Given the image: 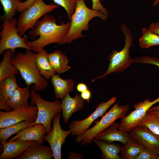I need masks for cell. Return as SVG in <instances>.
Segmentation results:
<instances>
[{
	"label": "cell",
	"instance_id": "6da1fadb",
	"mask_svg": "<svg viewBox=\"0 0 159 159\" xmlns=\"http://www.w3.org/2000/svg\"><path fill=\"white\" fill-rule=\"evenodd\" d=\"M70 26V21L60 25L56 24L55 18L46 14L36 23L34 28L28 34L33 38H39L26 42L28 47L34 52H38L46 46L57 43L61 45L67 36Z\"/></svg>",
	"mask_w": 159,
	"mask_h": 159
},
{
	"label": "cell",
	"instance_id": "7a4b0ae2",
	"mask_svg": "<svg viewBox=\"0 0 159 159\" xmlns=\"http://www.w3.org/2000/svg\"><path fill=\"white\" fill-rule=\"evenodd\" d=\"M36 54L31 49H26L24 53L19 52L14 56L12 62L19 71L26 86L33 84L34 90L41 92L47 88L49 82L41 75L36 66Z\"/></svg>",
	"mask_w": 159,
	"mask_h": 159
},
{
	"label": "cell",
	"instance_id": "3957f363",
	"mask_svg": "<svg viewBox=\"0 0 159 159\" xmlns=\"http://www.w3.org/2000/svg\"><path fill=\"white\" fill-rule=\"evenodd\" d=\"M96 17L104 21L107 19L106 16L99 11L88 8L84 0H77L74 12L70 20L69 31L61 45L70 44L76 39L84 37L82 31L89 30L90 21Z\"/></svg>",
	"mask_w": 159,
	"mask_h": 159
},
{
	"label": "cell",
	"instance_id": "277c9868",
	"mask_svg": "<svg viewBox=\"0 0 159 159\" xmlns=\"http://www.w3.org/2000/svg\"><path fill=\"white\" fill-rule=\"evenodd\" d=\"M121 29L125 38L123 48L120 51L116 49L112 51L108 58L109 63L106 72L93 79L91 82L98 79L104 78L112 73L123 72L131 64L134 63V59L131 57L129 54L130 49L133 43V37L130 31L125 24H122Z\"/></svg>",
	"mask_w": 159,
	"mask_h": 159
},
{
	"label": "cell",
	"instance_id": "5b68a950",
	"mask_svg": "<svg viewBox=\"0 0 159 159\" xmlns=\"http://www.w3.org/2000/svg\"><path fill=\"white\" fill-rule=\"evenodd\" d=\"M129 109L130 106L128 105H119V102L115 103L100 120L95 122L94 126L88 129L82 135L77 136L75 142L80 143L82 146L91 145L97 134L110 126L117 119L124 118Z\"/></svg>",
	"mask_w": 159,
	"mask_h": 159
},
{
	"label": "cell",
	"instance_id": "8992f818",
	"mask_svg": "<svg viewBox=\"0 0 159 159\" xmlns=\"http://www.w3.org/2000/svg\"><path fill=\"white\" fill-rule=\"evenodd\" d=\"M58 7V5L53 3L47 4L43 0H36L31 6L22 11L18 17L17 27L19 35L22 37L28 30L33 29L40 18Z\"/></svg>",
	"mask_w": 159,
	"mask_h": 159
},
{
	"label": "cell",
	"instance_id": "52a82bcc",
	"mask_svg": "<svg viewBox=\"0 0 159 159\" xmlns=\"http://www.w3.org/2000/svg\"><path fill=\"white\" fill-rule=\"evenodd\" d=\"M30 97V105H36L38 110L36 120L32 125L37 123L43 124L47 134L52 129L51 123L53 117L62 111L61 102L58 100L53 102L45 100L33 88L31 90Z\"/></svg>",
	"mask_w": 159,
	"mask_h": 159
},
{
	"label": "cell",
	"instance_id": "ba28073f",
	"mask_svg": "<svg viewBox=\"0 0 159 159\" xmlns=\"http://www.w3.org/2000/svg\"><path fill=\"white\" fill-rule=\"evenodd\" d=\"M17 21L16 19L2 21V29L0 33V55L8 49L15 51L17 48L31 49L27 44V39L22 37L19 34Z\"/></svg>",
	"mask_w": 159,
	"mask_h": 159
},
{
	"label": "cell",
	"instance_id": "9c48e42d",
	"mask_svg": "<svg viewBox=\"0 0 159 159\" xmlns=\"http://www.w3.org/2000/svg\"><path fill=\"white\" fill-rule=\"evenodd\" d=\"M35 105H29L24 107L9 111H0V129L11 125L23 121L34 122L38 114Z\"/></svg>",
	"mask_w": 159,
	"mask_h": 159
},
{
	"label": "cell",
	"instance_id": "30bf717a",
	"mask_svg": "<svg viewBox=\"0 0 159 159\" xmlns=\"http://www.w3.org/2000/svg\"><path fill=\"white\" fill-rule=\"evenodd\" d=\"M61 116L60 113L55 115L52 120V129L44 137V140L50 145L54 159L62 158V146L65 143L67 137L71 133L69 130H65L62 128L60 124Z\"/></svg>",
	"mask_w": 159,
	"mask_h": 159
},
{
	"label": "cell",
	"instance_id": "8fae6325",
	"mask_svg": "<svg viewBox=\"0 0 159 159\" xmlns=\"http://www.w3.org/2000/svg\"><path fill=\"white\" fill-rule=\"evenodd\" d=\"M116 97H112L106 102L99 103L94 112L85 119L79 120H75L71 122L69 125L71 131L70 135L72 136H80L87 131L93 121L98 117L102 116L108 109L116 101Z\"/></svg>",
	"mask_w": 159,
	"mask_h": 159
},
{
	"label": "cell",
	"instance_id": "7c38bea8",
	"mask_svg": "<svg viewBox=\"0 0 159 159\" xmlns=\"http://www.w3.org/2000/svg\"><path fill=\"white\" fill-rule=\"evenodd\" d=\"M131 138L138 142L144 148L159 155V135L146 126L139 125L128 132Z\"/></svg>",
	"mask_w": 159,
	"mask_h": 159
},
{
	"label": "cell",
	"instance_id": "4fadbf2b",
	"mask_svg": "<svg viewBox=\"0 0 159 159\" xmlns=\"http://www.w3.org/2000/svg\"><path fill=\"white\" fill-rule=\"evenodd\" d=\"M16 134L8 141L26 142L34 140L43 143L44 136L47 133L44 125L37 123L23 129Z\"/></svg>",
	"mask_w": 159,
	"mask_h": 159
},
{
	"label": "cell",
	"instance_id": "5bb4252c",
	"mask_svg": "<svg viewBox=\"0 0 159 159\" xmlns=\"http://www.w3.org/2000/svg\"><path fill=\"white\" fill-rule=\"evenodd\" d=\"M81 95L76 94L72 97L67 93L62 100L61 107L64 122L67 124L73 113L82 109L85 106V101Z\"/></svg>",
	"mask_w": 159,
	"mask_h": 159
},
{
	"label": "cell",
	"instance_id": "9a60e30c",
	"mask_svg": "<svg viewBox=\"0 0 159 159\" xmlns=\"http://www.w3.org/2000/svg\"><path fill=\"white\" fill-rule=\"evenodd\" d=\"M119 123L114 122L108 127L99 133L94 139L105 141L109 143L117 141L125 144L131 138L128 132L119 129Z\"/></svg>",
	"mask_w": 159,
	"mask_h": 159
},
{
	"label": "cell",
	"instance_id": "2e32d148",
	"mask_svg": "<svg viewBox=\"0 0 159 159\" xmlns=\"http://www.w3.org/2000/svg\"><path fill=\"white\" fill-rule=\"evenodd\" d=\"M53 153L50 147L35 141L17 159H52Z\"/></svg>",
	"mask_w": 159,
	"mask_h": 159
},
{
	"label": "cell",
	"instance_id": "e0dca14e",
	"mask_svg": "<svg viewBox=\"0 0 159 159\" xmlns=\"http://www.w3.org/2000/svg\"><path fill=\"white\" fill-rule=\"evenodd\" d=\"M19 87L15 76L8 77L0 81V109L11 111L8 102L14 91Z\"/></svg>",
	"mask_w": 159,
	"mask_h": 159
},
{
	"label": "cell",
	"instance_id": "ac0fdd59",
	"mask_svg": "<svg viewBox=\"0 0 159 159\" xmlns=\"http://www.w3.org/2000/svg\"><path fill=\"white\" fill-rule=\"evenodd\" d=\"M35 141L6 142L2 144L3 150L0 155V159L16 158L26 150Z\"/></svg>",
	"mask_w": 159,
	"mask_h": 159
},
{
	"label": "cell",
	"instance_id": "d6986e66",
	"mask_svg": "<svg viewBox=\"0 0 159 159\" xmlns=\"http://www.w3.org/2000/svg\"><path fill=\"white\" fill-rule=\"evenodd\" d=\"M51 79L54 88L55 96L57 99H62L67 93L73 91L75 84L73 79H64L58 74H54Z\"/></svg>",
	"mask_w": 159,
	"mask_h": 159
},
{
	"label": "cell",
	"instance_id": "ffe728a7",
	"mask_svg": "<svg viewBox=\"0 0 159 159\" xmlns=\"http://www.w3.org/2000/svg\"><path fill=\"white\" fill-rule=\"evenodd\" d=\"M46 50L43 49L35 55L36 66L41 75L44 79L49 80L56 73L51 65Z\"/></svg>",
	"mask_w": 159,
	"mask_h": 159
},
{
	"label": "cell",
	"instance_id": "44dd1931",
	"mask_svg": "<svg viewBox=\"0 0 159 159\" xmlns=\"http://www.w3.org/2000/svg\"><path fill=\"white\" fill-rule=\"evenodd\" d=\"M30 96L29 87H18L14 91L8 103L11 110L20 108L26 107L29 104L28 103Z\"/></svg>",
	"mask_w": 159,
	"mask_h": 159
},
{
	"label": "cell",
	"instance_id": "7402d4cb",
	"mask_svg": "<svg viewBox=\"0 0 159 159\" xmlns=\"http://www.w3.org/2000/svg\"><path fill=\"white\" fill-rule=\"evenodd\" d=\"M15 51L8 49L2 54L3 59L0 63V81L9 76L19 75L20 72L12 63Z\"/></svg>",
	"mask_w": 159,
	"mask_h": 159
},
{
	"label": "cell",
	"instance_id": "603a6c76",
	"mask_svg": "<svg viewBox=\"0 0 159 159\" xmlns=\"http://www.w3.org/2000/svg\"><path fill=\"white\" fill-rule=\"evenodd\" d=\"M92 141L100 149L102 159H122L119 154L122 146L120 144L94 139Z\"/></svg>",
	"mask_w": 159,
	"mask_h": 159
},
{
	"label": "cell",
	"instance_id": "cb8c5ba5",
	"mask_svg": "<svg viewBox=\"0 0 159 159\" xmlns=\"http://www.w3.org/2000/svg\"><path fill=\"white\" fill-rule=\"evenodd\" d=\"M48 57L51 65L57 74L64 73L70 69L67 57L61 51L57 50L48 53Z\"/></svg>",
	"mask_w": 159,
	"mask_h": 159
},
{
	"label": "cell",
	"instance_id": "d4e9b609",
	"mask_svg": "<svg viewBox=\"0 0 159 159\" xmlns=\"http://www.w3.org/2000/svg\"><path fill=\"white\" fill-rule=\"evenodd\" d=\"M34 122L23 121L17 124L0 129V142L1 144L6 141L11 135L22 129L32 125Z\"/></svg>",
	"mask_w": 159,
	"mask_h": 159
},
{
	"label": "cell",
	"instance_id": "484cf974",
	"mask_svg": "<svg viewBox=\"0 0 159 159\" xmlns=\"http://www.w3.org/2000/svg\"><path fill=\"white\" fill-rule=\"evenodd\" d=\"M144 148L138 142L131 139L122 147L121 157L122 159H135Z\"/></svg>",
	"mask_w": 159,
	"mask_h": 159
},
{
	"label": "cell",
	"instance_id": "4316f807",
	"mask_svg": "<svg viewBox=\"0 0 159 159\" xmlns=\"http://www.w3.org/2000/svg\"><path fill=\"white\" fill-rule=\"evenodd\" d=\"M142 35L139 39V45L143 49L159 45V35L151 31L148 29H142Z\"/></svg>",
	"mask_w": 159,
	"mask_h": 159
},
{
	"label": "cell",
	"instance_id": "83f0119b",
	"mask_svg": "<svg viewBox=\"0 0 159 159\" xmlns=\"http://www.w3.org/2000/svg\"><path fill=\"white\" fill-rule=\"evenodd\" d=\"M4 12L1 16L2 21L4 20H10L14 19L18 11L19 4L22 2L21 0H0Z\"/></svg>",
	"mask_w": 159,
	"mask_h": 159
},
{
	"label": "cell",
	"instance_id": "f1b7e54d",
	"mask_svg": "<svg viewBox=\"0 0 159 159\" xmlns=\"http://www.w3.org/2000/svg\"><path fill=\"white\" fill-rule=\"evenodd\" d=\"M139 125L146 126L154 133L159 135V116L147 112Z\"/></svg>",
	"mask_w": 159,
	"mask_h": 159
},
{
	"label": "cell",
	"instance_id": "f546056e",
	"mask_svg": "<svg viewBox=\"0 0 159 159\" xmlns=\"http://www.w3.org/2000/svg\"><path fill=\"white\" fill-rule=\"evenodd\" d=\"M77 0H53L58 5L63 7L66 11L67 16L70 20L74 12Z\"/></svg>",
	"mask_w": 159,
	"mask_h": 159
},
{
	"label": "cell",
	"instance_id": "4dcf8cb0",
	"mask_svg": "<svg viewBox=\"0 0 159 159\" xmlns=\"http://www.w3.org/2000/svg\"><path fill=\"white\" fill-rule=\"evenodd\" d=\"M134 59V64H145L154 65L159 67V59L148 56L137 57Z\"/></svg>",
	"mask_w": 159,
	"mask_h": 159
},
{
	"label": "cell",
	"instance_id": "1f68e13d",
	"mask_svg": "<svg viewBox=\"0 0 159 159\" xmlns=\"http://www.w3.org/2000/svg\"><path fill=\"white\" fill-rule=\"evenodd\" d=\"M159 155L144 148L135 159H158Z\"/></svg>",
	"mask_w": 159,
	"mask_h": 159
},
{
	"label": "cell",
	"instance_id": "d6a6232c",
	"mask_svg": "<svg viewBox=\"0 0 159 159\" xmlns=\"http://www.w3.org/2000/svg\"><path fill=\"white\" fill-rule=\"evenodd\" d=\"M92 9L99 11L103 14L107 18L108 17V13L106 8L101 4L100 0H92Z\"/></svg>",
	"mask_w": 159,
	"mask_h": 159
},
{
	"label": "cell",
	"instance_id": "836d02e7",
	"mask_svg": "<svg viewBox=\"0 0 159 159\" xmlns=\"http://www.w3.org/2000/svg\"><path fill=\"white\" fill-rule=\"evenodd\" d=\"M36 0H26V1L20 2L18 5V11L21 12L24 9L31 6Z\"/></svg>",
	"mask_w": 159,
	"mask_h": 159
},
{
	"label": "cell",
	"instance_id": "e575fe53",
	"mask_svg": "<svg viewBox=\"0 0 159 159\" xmlns=\"http://www.w3.org/2000/svg\"><path fill=\"white\" fill-rule=\"evenodd\" d=\"M148 29L151 31L159 35V22L151 23Z\"/></svg>",
	"mask_w": 159,
	"mask_h": 159
},
{
	"label": "cell",
	"instance_id": "d590c367",
	"mask_svg": "<svg viewBox=\"0 0 159 159\" xmlns=\"http://www.w3.org/2000/svg\"><path fill=\"white\" fill-rule=\"evenodd\" d=\"M80 95L83 100L87 101L88 102H90L92 94L89 89L81 92Z\"/></svg>",
	"mask_w": 159,
	"mask_h": 159
},
{
	"label": "cell",
	"instance_id": "8d00e7d4",
	"mask_svg": "<svg viewBox=\"0 0 159 159\" xmlns=\"http://www.w3.org/2000/svg\"><path fill=\"white\" fill-rule=\"evenodd\" d=\"M84 155L78 153H75L73 151L69 152L68 158L69 159H81L83 157Z\"/></svg>",
	"mask_w": 159,
	"mask_h": 159
},
{
	"label": "cell",
	"instance_id": "74e56055",
	"mask_svg": "<svg viewBox=\"0 0 159 159\" xmlns=\"http://www.w3.org/2000/svg\"><path fill=\"white\" fill-rule=\"evenodd\" d=\"M76 89L78 92L81 93L88 89L87 85L83 83H80L77 84Z\"/></svg>",
	"mask_w": 159,
	"mask_h": 159
},
{
	"label": "cell",
	"instance_id": "f35d334b",
	"mask_svg": "<svg viewBox=\"0 0 159 159\" xmlns=\"http://www.w3.org/2000/svg\"><path fill=\"white\" fill-rule=\"evenodd\" d=\"M159 111V105L155 106L152 107L148 110V112Z\"/></svg>",
	"mask_w": 159,
	"mask_h": 159
},
{
	"label": "cell",
	"instance_id": "ab89813d",
	"mask_svg": "<svg viewBox=\"0 0 159 159\" xmlns=\"http://www.w3.org/2000/svg\"><path fill=\"white\" fill-rule=\"evenodd\" d=\"M159 3V0H155L153 4V5L155 6L157 5Z\"/></svg>",
	"mask_w": 159,
	"mask_h": 159
},
{
	"label": "cell",
	"instance_id": "60d3db41",
	"mask_svg": "<svg viewBox=\"0 0 159 159\" xmlns=\"http://www.w3.org/2000/svg\"><path fill=\"white\" fill-rule=\"evenodd\" d=\"M148 112H150L156 115L159 116V111H153Z\"/></svg>",
	"mask_w": 159,
	"mask_h": 159
},
{
	"label": "cell",
	"instance_id": "b9f144b4",
	"mask_svg": "<svg viewBox=\"0 0 159 159\" xmlns=\"http://www.w3.org/2000/svg\"></svg>",
	"mask_w": 159,
	"mask_h": 159
}]
</instances>
